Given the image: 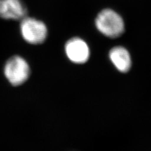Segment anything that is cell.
<instances>
[{
  "mask_svg": "<svg viewBox=\"0 0 151 151\" xmlns=\"http://www.w3.org/2000/svg\"><path fill=\"white\" fill-rule=\"evenodd\" d=\"M27 9L21 0H0V17L22 20L27 17Z\"/></svg>",
  "mask_w": 151,
  "mask_h": 151,
  "instance_id": "obj_5",
  "label": "cell"
},
{
  "mask_svg": "<svg viewBox=\"0 0 151 151\" xmlns=\"http://www.w3.org/2000/svg\"><path fill=\"white\" fill-rule=\"evenodd\" d=\"M4 73L12 85L19 86L27 81L30 76V69L24 59L20 56H13L4 65Z\"/></svg>",
  "mask_w": 151,
  "mask_h": 151,
  "instance_id": "obj_2",
  "label": "cell"
},
{
  "mask_svg": "<svg viewBox=\"0 0 151 151\" xmlns=\"http://www.w3.org/2000/svg\"><path fill=\"white\" fill-rule=\"evenodd\" d=\"M66 55L71 62L81 64L86 63L90 56V50L86 42L78 37H74L66 42Z\"/></svg>",
  "mask_w": 151,
  "mask_h": 151,
  "instance_id": "obj_4",
  "label": "cell"
},
{
  "mask_svg": "<svg viewBox=\"0 0 151 151\" xmlns=\"http://www.w3.org/2000/svg\"><path fill=\"white\" fill-rule=\"evenodd\" d=\"M20 28L23 39L32 44L43 43L47 36L46 25L35 18L27 17L23 18Z\"/></svg>",
  "mask_w": 151,
  "mask_h": 151,
  "instance_id": "obj_3",
  "label": "cell"
},
{
  "mask_svg": "<svg viewBox=\"0 0 151 151\" xmlns=\"http://www.w3.org/2000/svg\"><path fill=\"white\" fill-rule=\"evenodd\" d=\"M109 58L112 64L121 73H127L130 69L132 59L129 51L125 47H113L109 52Z\"/></svg>",
  "mask_w": 151,
  "mask_h": 151,
  "instance_id": "obj_6",
  "label": "cell"
},
{
  "mask_svg": "<svg viewBox=\"0 0 151 151\" xmlns=\"http://www.w3.org/2000/svg\"><path fill=\"white\" fill-rule=\"evenodd\" d=\"M98 31L109 38H117L125 30L124 22L122 17L111 9H104L98 13L95 20Z\"/></svg>",
  "mask_w": 151,
  "mask_h": 151,
  "instance_id": "obj_1",
  "label": "cell"
}]
</instances>
